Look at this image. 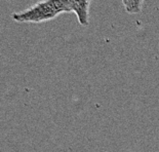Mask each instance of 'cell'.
<instances>
[{
    "mask_svg": "<svg viewBox=\"0 0 159 152\" xmlns=\"http://www.w3.org/2000/svg\"><path fill=\"white\" fill-rule=\"evenodd\" d=\"M64 12H71L70 0H42L30 8L11 15L19 23H43L50 21Z\"/></svg>",
    "mask_w": 159,
    "mask_h": 152,
    "instance_id": "6da1fadb",
    "label": "cell"
},
{
    "mask_svg": "<svg viewBox=\"0 0 159 152\" xmlns=\"http://www.w3.org/2000/svg\"><path fill=\"white\" fill-rule=\"evenodd\" d=\"M91 0H70L71 12H74L80 25L87 26L89 19V6Z\"/></svg>",
    "mask_w": 159,
    "mask_h": 152,
    "instance_id": "7a4b0ae2",
    "label": "cell"
},
{
    "mask_svg": "<svg viewBox=\"0 0 159 152\" xmlns=\"http://www.w3.org/2000/svg\"><path fill=\"white\" fill-rule=\"evenodd\" d=\"M125 12L128 13H139L142 11L144 0H122Z\"/></svg>",
    "mask_w": 159,
    "mask_h": 152,
    "instance_id": "3957f363",
    "label": "cell"
}]
</instances>
